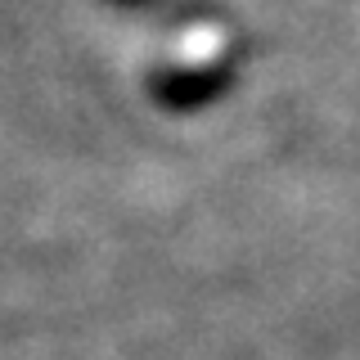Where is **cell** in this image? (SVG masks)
Masks as SVG:
<instances>
[{"instance_id":"1","label":"cell","mask_w":360,"mask_h":360,"mask_svg":"<svg viewBox=\"0 0 360 360\" xmlns=\"http://www.w3.org/2000/svg\"><path fill=\"white\" fill-rule=\"evenodd\" d=\"M217 50H221V32L217 27H194V32L180 37V59H185V63H202V59H212Z\"/></svg>"}]
</instances>
